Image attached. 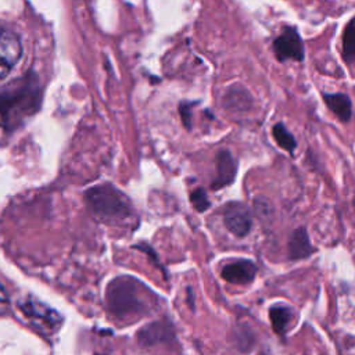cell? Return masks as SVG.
<instances>
[{
  "mask_svg": "<svg viewBox=\"0 0 355 355\" xmlns=\"http://www.w3.org/2000/svg\"><path fill=\"white\" fill-rule=\"evenodd\" d=\"M147 287L132 276L112 279L105 290V304L111 315L119 320L137 319L147 315L148 300L144 293Z\"/></svg>",
  "mask_w": 355,
  "mask_h": 355,
  "instance_id": "obj_1",
  "label": "cell"
},
{
  "mask_svg": "<svg viewBox=\"0 0 355 355\" xmlns=\"http://www.w3.org/2000/svg\"><path fill=\"white\" fill-rule=\"evenodd\" d=\"M85 200L94 218L103 223L125 226L133 219V205L114 184L101 183L90 187L85 193Z\"/></svg>",
  "mask_w": 355,
  "mask_h": 355,
  "instance_id": "obj_2",
  "label": "cell"
},
{
  "mask_svg": "<svg viewBox=\"0 0 355 355\" xmlns=\"http://www.w3.org/2000/svg\"><path fill=\"white\" fill-rule=\"evenodd\" d=\"M273 51L279 61H302L304 44L297 29L291 26L284 28L283 32L273 40Z\"/></svg>",
  "mask_w": 355,
  "mask_h": 355,
  "instance_id": "obj_3",
  "label": "cell"
},
{
  "mask_svg": "<svg viewBox=\"0 0 355 355\" xmlns=\"http://www.w3.org/2000/svg\"><path fill=\"white\" fill-rule=\"evenodd\" d=\"M21 54L22 46L18 36L8 29L0 28V80L11 72Z\"/></svg>",
  "mask_w": 355,
  "mask_h": 355,
  "instance_id": "obj_4",
  "label": "cell"
},
{
  "mask_svg": "<svg viewBox=\"0 0 355 355\" xmlns=\"http://www.w3.org/2000/svg\"><path fill=\"white\" fill-rule=\"evenodd\" d=\"M223 223L236 237H245L252 227V216L244 204L232 202L223 212Z\"/></svg>",
  "mask_w": 355,
  "mask_h": 355,
  "instance_id": "obj_5",
  "label": "cell"
},
{
  "mask_svg": "<svg viewBox=\"0 0 355 355\" xmlns=\"http://www.w3.org/2000/svg\"><path fill=\"white\" fill-rule=\"evenodd\" d=\"M175 340V329L168 320H155L143 326L137 331L140 347H155Z\"/></svg>",
  "mask_w": 355,
  "mask_h": 355,
  "instance_id": "obj_6",
  "label": "cell"
},
{
  "mask_svg": "<svg viewBox=\"0 0 355 355\" xmlns=\"http://www.w3.org/2000/svg\"><path fill=\"white\" fill-rule=\"evenodd\" d=\"M237 161L229 150H219L215 155V178L211 182L212 190L223 189L234 182Z\"/></svg>",
  "mask_w": 355,
  "mask_h": 355,
  "instance_id": "obj_7",
  "label": "cell"
},
{
  "mask_svg": "<svg viewBox=\"0 0 355 355\" xmlns=\"http://www.w3.org/2000/svg\"><path fill=\"white\" fill-rule=\"evenodd\" d=\"M255 275L257 265L250 259H236L226 263L220 270L222 279L232 284H248L255 279Z\"/></svg>",
  "mask_w": 355,
  "mask_h": 355,
  "instance_id": "obj_8",
  "label": "cell"
},
{
  "mask_svg": "<svg viewBox=\"0 0 355 355\" xmlns=\"http://www.w3.org/2000/svg\"><path fill=\"white\" fill-rule=\"evenodd\" d=\"M21 309L29 319L49 329H57L62 322V318L54 309L33 300L25 301V304L21 305Z\"/></svg>",
  "mask_w": 355,
  "mask_h": 355,
  "instance_id": "obj_9",
  "label": "cell"
},
{
  "mask_svg": "<svg viewBox=\"0 0 355 355\" xmlns=\"http://www.w3.org/2000/svg\"><path fill=\"white\" fill-rule=\"evenodd\" d=\"M287 248H288V258L293 261L305 259V258L311 257V254L315 251V248L311 244L308 232L302 226L293 230V233L290 234V239H288Z\"/></svg>",
  "mask_w": 355,
  "mask_h": 355,
  "instance_id": "obj_10",
  "label": "cell"
},
{
  "mask_svg": "<svg viewBox=\"0 0 355 355\" xmlns=\"http://www.w3.org/2000/svg\"><path fill=\"white\" fill-rule=\"evenodd\" d=\"M223 107L232 111H247L252 105V97L245 87L234 85L226 90L222 98Z\"/></svg>",
  "mask_w": 355,
  "mask_h": 355,
  "instance_id": "obj_11",
  "label": "cell"
},
{
  "mask_svg": "<svg viewBox=\"0 0 355 355\" xmlns=\"http://www.w3.org/2000/svg\"><path fill=\"white\" fill-rule=\"evenodd\" d=\"M329 110L341 121L348 122L352 116V103L345 93H323Z\"/></svg>",
  "mask_w": 355,
  "mask_h": 355,
  "instance_id": "obj_12",
  "label": "cell"
},
{
  "mask_svg": "<svg viewBox=\"0 0 355 355\" xmlns=\"http://www.w3.org/2000/svg\"><path fill=\"white\" fill-rule=\"evenodd\" d=\"M269 319L273 331L276 334H283L291 320V309L280 304L272 305L269 308Z\"/></svg>",
  "mask_w": 355,
  "mask_h": 355,
  "instance_id": "obj_13",
  "label": "cell"
},
{
  "mask_svg": "<svg viewBox=\"0 0 355 355\" xmlns=\"http://www.w3.org/2000/svg\"><path fill=\"white\" fill-rule=\"evenodd\" d=\"M272 135L276 143L286 151L293 153L297 148V140L295 137L290 133V130L284 126V123L279 122L272 128Z\"/></svg>",
  "mask_w": 355,
  "mask_h": 355,
  "instance_id": "obj_14",
  "label": "cell"
},
{
  "mask_svg": "<svg viewBox=\"0 0 355 355\" xmlns=\"http://www.w3.org/2000/svg\"><path fill=\"white\" fill-rule=\"evenodd\" d=\"M354 53H355V31H354V22L349 21L343 35V57L348 64H352Z\"/></svg>",
  "mask_w": 355,
  "mask_h": 355,
  "instance_id": "obj_15",
  "label": "cell"
},
{
  "mask_svg": "<svg viewBox=\"0 0 355 355\" xmlns=\"http://www.w3.org/2000/svg\"><path fill=\"white\" fill-rule=\"evenodd\" d=\"M190 201L193 208L197 212H204L205 209L209 208V200H208V194L205 191L204 187H197L190 193Z\"/></svg>",
  "mask_w": 355,
  "mask_h": 355,
  "instance_id": "obj_16",
  "label": "cell"
},
{
  "mask_svg": "<svg viewBox=\"0 0 355 355\" xmlns=\"http://www.w3.org/2000/svg\"><path fill=\"white\" fill-rule=\"evenodd\" d=\"M197 104V101H182L179 104V114L182 118V122L186 129H191V115H193V107Z\"/></svg>",
  "mask_w": 355,
  "mask_h": 355,
  "instance_id": "obj_17",
  "label": "cell"
},
{
  "mask_svg": "<svg viewBox=\"0 0 355 355\" xmlns=\"http://www.w3.org/2000/svg\"><path fill=\"white\" fill-rule=\"evenodd\" d=\"M187 293L190 294V297L187 295V302H190V308L194 309V295H193V290L191 287H187Z\"/></svg>",
  "mask_w": 355,
  "mask_h": 355,
  "instance_id": "obj_18",
  "label": "cell"
},
{
  "mask_svg": "<svg viewBox=\"0 0 355 355\" xmlns=\"http://www.w3.org/2000/svg\"><path fill=\"white\" fill-rule=\"evenodd\" d=\"M4 302H7V294L3 290V287L0 286V304H4Z\"/></svg>",
  "mask_w": 355,
  "mask_h": 355,
  "instance_id": "obj_19",
  "label": "cell"
}]
</instances>
